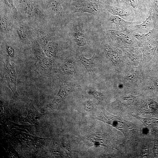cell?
Wrapping results in <instances>:
<instances>
[{
    "label": "cell",
    "mask_w": 158,
    "mask_h": 158,
    "mask_svg": "<svg viewBox=\"0 0 158 158\" xmlns=\"http://www.w3.org/2000/svg\"><path fill=\"white\" fill-rule=\"evenodd\" d=\"M26 109L28 112V115L24 118V121L31 124H37L40 117L37 110L31 104L28 106Z\"/></svg>",
    "instance_id": "8"
},
{
    "label": "cell",
    "mask_w": 158,
    "mask_h": 158,
    "mask_svg": "<svg viewBox=\"0 0 158 158\" xmlns=\"http://www.w3.org/2000/svg\"><path fill=\"white\" fill-rule=\"evenodd\" d=\"M85 109L86 111H91L93 109L92 104L89 101L86 102L85 104Z\"/></svg>",
    "instance_id": "15"
},
{
    "label": "cell",
    "mask_w": 158,
    "mask_h": 158,
    "mask_svg": "<svg viewBox=\"0 0 158 158\" xmlns=\"http://www.w3.org/2000/svg\"><path fill=\"white\" fill-rule=\"evenodd\" d=\"M48 42V38L45 36L40 37L39 40V42L40 44L44 46L47 44Z\"/></svg>",
    "instance_id": "16"
},
{
    "label": "cell",
    "mask_w": 158,
    "mask_h": 158,
    "mask_svg": "<svg viewBox=\"0 0 158 158\" xmlns=\"http://www.w3.org/2000/svg\"><path fill=\"white\" fill-rule=\"evenodd\" d=\"M117 2L121 3L124 2L126 1V0H114Z\"/></svg>",
    "instance_id": "21"
},
{
    "label": "cell",
    "mask_w": 158,
    "mask_h": 158,
    "mask_svg": "<svg viewBox=\"0 0 158 158\" xmlns=\"http://www.w3.org/2000/svg\"><path fill=\"white\" fill-rule=\"evenodd\" d=\"M106 11L110 12L114 16L120 17L125 16L128 15V13L126 10L116 6L111 7Z\"/></svg>",
    "instance_id": "12"
},
{
    "label": "cell",
    "mask_w": 158,
    "mask_h": 158,
    "mask_svg": "<svg viewBox=\"0 0 158 158\" xmlns=\"http://www.w3.org/2000/svg\"><path fill=\"white\" fill-rule=\"evenodd\" d=\"M107 37L113 40L130 44L133 41V39L129 35L121 31L109 30L107 31Z\"/></svg>",
    "instance_id": "7"
},
{
    "label": "cell",
    "mask_w": 158,
    "mask_h": 158,
    "mask_svg": "<svg viewBox=\"0 0 158 158\" xmlns=\"http://www.w3.org/2000/svg\"><path fill=\"white\" fill-rule=\"evenodd\" d=\"M95 118L110 124L117 129L124 130L125 121L122 118H118L104 110L97 114Z\"/></svg>",
    "instance_id": "4"
},
{
    "label": "cell",
    "mask_w": 158,
    "mask_h": 158,
    "mask_svg": "<svg viewBox=\"0 0 158 158\" xmlns=\"http://www.w3.org/2000/svg\"><path fill=\"white\" fill-rule=\"evenodd\" d=\"M131 6L134 8L138 7V0H129Z\"/></svg>",
    "instance_id": "19"
},
{
    "label": "cell",
    "mask_w": 158,
    "mask_h": 158,
    "mask_svg": "<svg viewBox=\"0 0 158 158\" xmlns=\"http://www.w3.org/2000/svg\"><path fill=\"white\" fill-rule=\"evenodd\" d=\"M8 23L6 20L3 18L0 19V28L2 31H5L6 29Z\"/></svg>",
    "instance_id": "14"
},
{
    "label": "cell",
    "mask_w": 158,
    "mask_h": 158,
    "mask_svg": "<svg viewBox=\"0 0 158 158\" xmlns=\"http://www.w3.org/2000/svg\"><path fill=\"white\" fill-rule=\"evenodd\" d=\"M17 32L20 39L22 40H24L25 37V33L23 30L19 28L17 30Z\"/></svg>",
    "instance_id": "18"
},
{
    "label": "cell",
    "mask_w": 158,
    "mask_h": 158,
    "mask_svg": "<svg viewBox=\"0 0 158 158\" xmlns=\"http://www.w3.org/2000/svg\"><path fill=\"white\" fill-rule=\"evenodd\" d=\"M6 50L8 54L10 56L13 57L15 54L13 48L11 46H7L6 47Z\"/></svg>",
    "instance_id": "17"
},
{
    "label": "cell",
    "mask_w": 158,
    "mask_h": 158,
    "mask_svg": "<svg viewBox=\"0 0 158 158\" xmlns=\"http://www.w3.org/2000/svg\"><path fill=\"white\" fill-rule=\"evenodd\" d=\"M109 20L111 23L116 28H123L129 25L135 24L134 22L125 20L120 17L112 16L109 17Z\"/></svg>",
    "instance_id": "9"
},
{
    "label": "cell",
    "mask_w": 158,
    "mask_h": 158,
    "mask_svg": "<svg viewBox=\"0 0 158 158\" xmlns=\"http://www.w3.org/2000/svg\"><path fill=\"white\" fill-rule=\"evenodd\" d=\"M74 12H87L95 15L99 11L100 6L94 0H75L71 3Z\"/></svg>",
    "instance_id": "2"
},
{
    "label": "cell",
    "mask_w": 158,
    "mask_h": 158,
    "mask_svg": "<svg viewBox=\"0 0 158 158\" xmlns=\"http://www.w3.org/2000/svg\"><path fill=\"white\" fill-rule=\"evenodd\" d=\"M155 24V28L158 30V20L156 22Z\"/></svg>",
    "instance_id": "22"
},
{
    "label": "cell",
    "mask_w": 158,
    "mask_h": 158,
    "mask_svg": "<svg viewBox=\"0 0 158 158\" xmlns=\"http://www.w3.org/2000/svg\"><path fill=\"white\" fill-rule=\"evenodd\" d=\"M95 98L97 99L100 100L102 99L101 95L97 92L93 91L91 93Z\"/></svg>",
    "instance_id": "20"
},
{
    "label": "cell",
    "mask_w": 158,
    "mask_h": 158,
    "mask_svg": "<svg viewBox=\"0 0 158 158\" xmlns=\"http://www.w3.org/2000/svg\"><path fill=\"white\" fill-rule=\"evenodd\" d=\"M155 20L154 13L150 12L149 16L142 23L136 25L132 28L134 32L146 33L150 32L154 28Z\"/></svg>",
    "instance_id": "5"
},
{
    "label": "cell",
    "mask_w": 158,
    "mask_h": 158,
    "mask_svg": "<svg viewBox=\"0 0 158 158\" xmlns=\"http://www.w3.org/2000/svg\"><path fill=\"white\" fill-rule=\"evenodd\" d=\"M156 51H157L156 52L157 53H156V56L157 57V59H158V46L157 48Z\"/></svg>",
    "instance_id": "23"
},
{
    "label": "cell",
    "mask_w": 158,
    "mask_h": 158,
    "mask_svg": "<svg viewBox=\"0 0 158 158\" xmlns=\"http://www.w3.org/2000/svg\"><path fill=\"white\" fill-rule=\"evenodd\" d=\"M44 52L47 57L51 58L53 57L56 53L55 49L51 44H49L45 47L44 49Z\"/></svg>",
    "instance_id": "13"
},
{
    "label": "cell",
    "mask_w": 158,
    "mask_h": 158,
    "mask_svg": "<svg viewBox=\"0 0 158 158\" xmlns=\"http://www.w3.org/2000/svg\"><path fill=\"white\" fill-rule=\"evenodd\" d=\"M73 37L74 40L78 46H83L86 44V36L78 26H76L74 28Z\"/></svg>",
    "instance_id": "10"
},
{
    "label": "cell",
    "mask_w": 158,
    "mask_h": 158,
    "mask_svg": "<svg viewBox=\"0 0 158 158\" xmlns=\"http://www.w3.org/2000/svg\"><path fill=\"white\" fill-rule=\"evenodd\" d=\"M76 86L77 85L74 83L63 82L60 85L59 90L53 100L42 109V111L43 113H46L55 110L59 104L66 98Z\"/></svg>",
    "instance_id": "1"
},
{
    "label": "cell",
    "mask_w": 158,
    "mask_h": 158,
    "mask_svg": "<svg viewBox=\"0 0 158 158\" xmlns=\"http://www.w3.org/2000/svg\"><path fill=\"white\" fill-rule=\"evenodd\" d=\"M36 56L37 66L39 71L40 73L43 74L48 73L51 66L50 60L45 56L40 51H36Z\"/></svg>",
    "instance_id": "6"
},
{
    "label": "cell",
    "mask_w": 158,
    "mask_h": 158,
    "mask_svg": "<svg viewBox=\"0 0 158 158\" xmlns=\"http://www.w3.org/2000/svg\"><path fill=\"white\" fill-rule=\"evenodd\" d=\"M4 75L8 86L14 95L17 97L18 95L16 90V76L15 71V64L13 61H6Z\"/></svg>",
    "instance_id": "3"
},
{
    "label": "cell",
    "mask_w": 158,
    "mask_h": 158,
    "mask_svg": "<svg viewBox=\"0 0 158 158\" xmlns=\"http://www.w3.org/2000/svg\"><path fill=\"white\" fill-rule=\"evenodd\" d=\"M79 59L81 63L84 66L88 72L93 71L96 64V56L95 54L90 59L85 58L83 55L80 56Z\"/></svg>",
    "instance_id": "11"
}]
</instances>
